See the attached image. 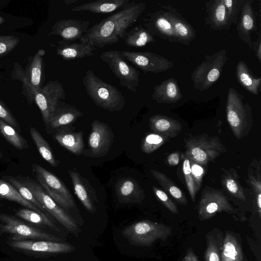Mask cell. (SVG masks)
I'll return each mask as SVG.
<instances>
[{"instance_id": "1", "label": "cell", "mask_w": 261, "mask_h": 261, "mask_svg": "<svg viewBox=\"0 0 261 261\" xmlns=\"http://www.w3.org/2000/svg\"><path fill=\"white\" fill-rule=\"evenodd\" d=\"M83 84L87 95L94 104L111 112L121 110L125 100L122 93L113 85L106 83L90 70L86 71Z\"/></svg>"}, {"instance_id": "2", "label": "cell", "mask_w": 261, "mask_h": 261, "mask_svg": "<svg viewBox=\"0 0 261 261\" xmlns=\"http://www.w3.org/2000/svg\"><path fill=\"white\" fill-rule=\"evenodd\" d=\"M226 111L227 121L236 138L240 140L246 137L252 126L251 109L245 101L244 96L233 87L228 89Z\"/></svg>"}, {"instance_id": "3", "label": "cell", "mask_w": 261, "mask_h": 261, "mask_svg": "<svg viewBox=\"0 0 261 261\" xmlns=\"http://www.w3.org/2000/svg\"><path fill=\"white\" fill-rule=\"evenodd\" d=\"M171 233V227L148 220L135 222L122 231L130 244L140 247L150 246L158 240L165 241Z\"/></svg>"}, {"instance_id": "4", "label": "cell", "mask_w": 261, "mask_h": 261, "mask_svg": "<svg viewBox=\"0 0 261 261\" xmlns=\"http://www.w3.org/2000/svg\"><path fill=\"white\" fill-rule=\"evenodd\" d=\"M186 155L189 160L199 165L213 162L226 149L217 136L202 134L191 137L185 141Z\"/></svg>"}, {"instance_id": "5", "label": "cell", "mask_w": 261, "mask_h": 261, "mask_svg": "<svg viewBox=\"0 0 261 261\" xmlns=\"http://www.w3.org/2000/svg\"><path fill=\"white\" fill-rule=\"evenodd\" d=\"M227 59L225 49L205 56L191 74L195 89L203 91L211 87L220 77Z\"/></svg>"}, {"instance_id": "6", "label": "cell", "mask_w": 261, "mask_h": 261, "mask_svg": "<svg viewBox=\"0 0 261 261\" xmlns=\"http://www.w3.org/2000/svg\"><path fill=\"white\" fill-rule=\"evenodd\" d=\"M107 63L118 79L120 85L132 92H136L139 87L140 73L128 64L121 54V50H109L99 56Z\"/></svg>"}, {"instance_id": "7", "label": "cell", "mask_w": 261, "mask_h": 261, "mask_svg": "<svg viewBox=\"0 0 261 261\" xmlns=\"http://www.w3.org/2000/svg\"><path fill=\"white\" fill-rule=\"evenodd\" d=\"M0 221L1 232L11 234L12 240H37L61 241L60 238L27 224L12 215L0 214Z\"/></svg>"}, {"instance_id": "8", "label": "cell", "mask_w": 261, "mask_h": 261, "mask_svg": "<svg viewBox=\"0 0 261 261\" xmlns=\"http://www.w3.org/2000/svg\"><path fill=\"white\" fill-rule=\"evenodd\" d=\"M32 167L40 185L60 206L70 208L74 206L72 194L58 177L38 164H34Z\"/></svg>"}, {"instance_id": "9", "label": "cell", "mask_w": 261, "mask_h": 261, "mask_svg": "<svg viewBox=\"0 0 261 261\" xmlns=\"http://www.w3.org/2000/svg\"><path fill=\"white\" fill-rule=\"evenodd\" d=\"M22 182L31 190L35 198L45 210L70 232L76 234L79 227L76 223L34 179L26 178Z\"/></svg>"}, {"instance_id": "10", "label": "cell", "mask_w": 261, "mask_h": 261, "mask_svg": "<svg viewBox=\"0 0 261 261\" xmlns=\"http://www.w3.org/2000/svg\"><path fill=\"white\" fill-rule=\"evenodd\" d=\"M65 98L64 87L57 80L49 81L36 92L34 100L40 111L46 126L48 125L59 102Z\"/></svg>"}, {"instance_id": "11", "label": "cell", "mask_w": 261, "mask_h": 261, "mask_svg": "<svg viewBox=\"0 0 261 261\" xmlns=\"http://www.w3.org/2000/svg\"><path fill=\"white\" fill-rule=\"evenodd\" d=\"M197 212L200 221L208 220L218 213L229 214L237 213L221 191L211 188L203 190L197 205Z\"/></svg>"}, {"instance_id": "12", "label": "cell", "mask_w": 261, "mask_h": 261, "mask_svg": "<svg viewBox=\"0 0 261 261\" xmlns=\"http://www.w3.org/2000/svg\"><path fill=\"white\" fill-rule=\"evenodd\" d=\"M7 243L13 249L30 255L66 253L75 250L70 244L47 240H9Z\"/></svg>"}, {"instance_id": "13", "label": "cell", "mask_w": 261, "mask_h": 261, "mask_svg": "<svg viewBox=\"0 0 261 261\" xmlns=\"http://www.w3.org/2000/svg\"><path fill=\"white\" fill-rule=\"evenodd\" d=\"M124 59L144 73H158L173 67V63L165 57L150 51H121Z\"/></svg>"}, {"instance_id": "14", "label": "cell", "mask_w": 261, "mask_h": 261, "mask_svg": "<svg viewBox=\"0 0 261 261\" xmlns=\"http://www.w3.org/2000/svg\"><path fill=\"white\" fill-rule=\"evenodd\" d=\"M91 128L88 139L90 149L95 156H103L112 146L113 133L107 124L97 120L92 122Z\"/></svg>"}, {"instance_id": "15", "label": "cell", "mask_w": 261, "mask_h": 261, "mask_svg": "<svg viewBox=\"0 0 261 261\" xmlns=\"http://www.w3.org/2000/svg\"><path fill=\"white\" fill-rule=\"evenodd\" d=\"M89 25V20L61 19L54 24L48 35L58 36L63 40L71 42L80 40L87 32Z\"/></svg>"}, {"instance_id": "16", "label": "cell", "mask_w": 261, "mask_h": 261, "mask_svg": "<svg viewBox=\"0 0 261 261\" xmlns=\"http://www.w3.org/2000/svg\"><path fill=\"white\" fill-rule=\"evenodd\" d=\"M163 13L172 24L178 43L186 45L196 39V33L193 27L177 10L170 5L162 6Z\"/></svg>"}, {"instance_id": "17", "label": "cell", "mask_w": 261, "mask_h": 261, "mask_svg": "<svg viewBox=\"0 0 261 261\" xmlns=\"http://www.w3.org/2000/svg\"><path fill=\"white\" fill-rule=\"evenodd\" d=\"M206 16L204 24L211 30H228L231 23L227 16L223 0H210L205 3Z\"/></svg>"}, {"instance_id": "18", "label": "cell", "mask_w": 261, "mask_h": 261, "mask_svg": "<svg viewBox=\"0 0 261 261\" xmlns=\"http://www.w3.org/2000/svg\"><path fill=\"white\" fill-rule=\"evenodd\" d=\"M45 54L44 49H39L33 56L28 58V64L24 69L25 76L35 93L43 86L45 79L43 58Z\"/></svg>"}, {"instance_id": "19", "label": "cell", "mask_w": 261, "mask_h": 261, "mask_svg": "<svg viewBox=\"0 0 261 261\" xmlns=\"http://www.w3.org/2000/svg\"><path fill=\"white\" fill-rule=\"evenodd\" d=\"M253 0H245L237 26L239 38L252 50L251 33L256 29Z\"/></svg>"}, {"instance_id": "20", "label": "cell", "mask_w": 261, "mask_h": 261, "mask_svg": "<svg viewBox=\"0 0 261 261\" xmlns=\"http://www.w3.org/2000/svg\"><path fill=\"white\" fill-rule=\"evenodd\" d=\"M144 24L153 36L158 35L162 39L178 43L173 28L163 13V11H156L150 15Z\"/></svg>"}, {"instance_id": "21", "label": "cell", "mask_w": 261, "mask_h": 261, "mask_svg": "<svg viewBox=\"0 0 261 261\" xmlns=\"http://www.w3.org/2000/svg\"><path fill=\"white\" fill-rule=\"evenodd\" d=\"M96 47L88 42H72L61 40L58 42L56 54L66 61H71L94 55Z\"/></svg>"}, {"instance_id": "22", "label": "cell", "mask_w": 261, "mask_h": 261, "mask_svg": "<svg viewBox=\"0 0 261 261\" xmlns=\"http://www.w3.org/2000/svg\"><path fill=\"white\" fill-rule=\"evenodd\" d=\"M115 191L118 201L123 203H140L145 197L142 188L131 177L119 179L115 186Z\"/></svg>"}, {"instance_id": "23", "label": "cell", "mask_w": 261, "mask_h": 261, "mask_svg": "<svg viewBox=\"0 0 261 261\" xmlns=\"http://www.w3.org/2000/svg\"><path fill=\"white\" fill-rule=\"evenodd\" d=\"M151 96L158 103H172L180 100L182 94L176 80L170 77L154 86Z\"/></svg>"}, {"instance_id": "24", "label": "cell", "mask_w": 261, "mask_h": 261, "mask_svg": "<svg viewBox=\"0 0 261 261\" xmlns=\"http://www.w3.org/2000/svg\"><path fill=\"white\" fill-rule=\"evenodd\" d=\"M221 261H245L241 238L237 233H224Z\"/></svg>"}, {"instance_id": "25", "label": "cell", "mask_w": 261, "mask_h": 261, "mask_svg": "<svg viewBox=\"0 0 261 261\" xmlns=\"http://www.w3.org/2000/svg\"><path fill=\"white\" fill-rule=\"evenodd\" d=\"M149 126L156 134L165 138H173L181 132L182 126L178 121L162 115H155L149 119Z\"/></svg>"}, {"instance_id": "26", "label": "cell", "mask_w": 261, "mask_h": 261, "mask_svg": "<svg viewBox=\"0 0 261 261\" xmlns=\"http://www.w3.org/2000/svg\"><path fill=\"white\" fill-rule=\"evenodd\" d=\"M83 116L82 112L75 107L61 101L49 121L48 125L53 128L70 124Z\"/></svg>"}, {"instance_id": "27", "label": "cell", "mask_w": 261, "mask_h": 261, "mask_svg": "<svg viewBox=\"0 0 261 261\" xmlns=\"http://www.w3.org/2000/svg\"><path fill=\"white\" fill-rule=\"evenodd\" d=\"M130 0H98L77 6L71 9L73 12L89 11L94 13H109L121 9Z\"/></svg>"}, {"instance_id": "28", "label": "cell", "mask_w": 261, "mask_h": 261, "mask_svg": "<svg viewBox=\"0 0 261 261\" xmlns=\"http://www.w3.org/2000/svg\"><path fill=\"white\" fill-rule=\"evenodd\" d=\"M82 131L74 132L61 128L54 135L55 139L63 147L72 153L80 155L85 146Z\"/></svg>"}, {"instance_id": "29", "label": "cell", "mask_w": 261, "mask_h": 261, "mask_svg": "<svg viewBox=\"0 0 261 261\" xmlns=\"http://www.w3.org/2000/svg\"><path fill=\"white\" fill-rule=\"evenodd\" d=\"M206 248L205 261H221L224 232L218 228L207 232L205 236Z\"/></svg>"}, {"instance_id": "30", "label": "cell", "mask_w": 261, "mask_h": 261, "mask_svg": "<svg viewBox=\"0 0 261 261\" xmlns=\"http://www.w3.org/2000/svg\"><path fill=\"white\" fill-rule=\"evenodd\" d=\"M238 82L251 94L258 95L260 89L261 77H254L250 69L243 61L237 63L236 69Z\"/></svg>"}, {"instance_id": "31", "label": "cell", "mask_w": 261, "mask_h": 261, "mask_svg": "<svg viewBox=\"0 0 261 261\" xmlns=\"http://www.w3.org/2000/svg\"><path fill=\"white\" fill-rule=\"evenodd\" d=\"M74 192L84 206L90 213H94L95 209L87 187L82 177L76 171L69 170Z\"/></svg>"}, {"instance_id": "32", "label": "cell", "mask_w": 261, "mask_h": 261, "mask_svg": "<svg viewBox=\"0 0 261 261\" xmlns=\"http://www.w3.org/2000/svg\"><path fill=\"white\" fill-rule=\"evenodd\" d=\"M0 198L14 201L27 208L42 214H46L34 204L25 199L11 183L3 179H0Z\"/></svg>"}, {"instance_id": "33", "label": "cell", "mask_w": 261, "mask_h": 261, "mask_svg": "<svg viewBox=\"0 0 261 261\" xmlns=\"http://www.w3.org/2000/svg\"><path fill=\"white\" fill-rule=\"evenodd\" d=\"M221 183L224 188L232 196L239 199L245 201L243 189L239 181V176L233 168L229 170L223 169Z\"/></svg>"}, {"instance_id": "34", "label": "cell", "mask_w": 261, "mask_h": 261, "mask_svg": "<svg viewBox=\"0 0 261 261\" xmlns=\"http://www.w3.org/2000/svg\"><path fill=\"white\" fill-rule=\"evenodd\" d=\"M123 40L126 45L135 47H143L155 41L154 36L141 25L127 32Z\"/></svg>"}, {"instance_id": "35", "label": "cell", "mask_w": 261, "mask_h": 261, "mask_svg": "<svg viewBox=\"0 0 261 261\" xmlns=\"http://www.w3.org/2000/svg\"><path fill=\"white\" fill-rule=\"evenodd\" d=\"M15 215L32 224L41 226H46L59 232L58 226L46 214H42L32 210L23 208H20L15 213Z\"/></svg>"}, {"instance_id": "36", "label": "cell", "mask_w": 261, "mask_h": 261, "mask_svg": "<svg viewBox=\"0 0 261 261\" xmlns=\"http://www.w3.org/2000/svg\"><path fill=\"white\" fill-rule=\"evenodd\" d=\"M151 175L164 189L180 204L186 205L188 201L184 193L164 173L154 169L150 170Z\"/></svg>"}, {"instance_id": "37", "label": "cell", "mask_w": 261, "mask_h": 261, "mask_svg": "<svg viewBox=\"0 0 261 261\" xmlns=\"http://www.w3.org/2000/svg\"><path fill=\"white\" fill-rule=\"evenodd\" d=\"M30 132L32 139L41 156L51 166L57 167V162L47 142L35 127H31Z\"/></svg>"}, {"instance_id": "38", "label": "cell", "mask_w": 261, "mask_h": 261, "mask_svg": "<svg viewBox=\"0 0 261 261\" xmlns=\"http://www.w3.org/2000/svg\"><path fill=\"white\" fill-rule=\"evenodd\" d=\"M0 133L16 149L23 150L29 148L26 140L14 127L1 119Z\"/></svg>"}, {"instance_id": "39", "label": "cell", "mask_w": 261, "mask_h": 261, "mask_svg": "<svg viewBox=\"0 0 261 261\" xmlns=\"http://www.w3.org/2000/svg\"><path fill=\"white\" fill-rule=\"evenodd\" d=\"M11 75L12 80H17L21 83L22 93L27 98L28 102L31 104L35 101V92L25 76L24 69L18 63H14Z\"/></svg>"}, {"instance_id": "40", "label": "cell", "mask_w": 261, "mask_h": 261, "mask_svg": "<svg viewBox=\"0 0 261 261\" xmlns=\"http://www.w3.org/2000/svg\"><path fill=\"white\" fill-rule=\"evenodd\" d=\"M6 179L18 190L20 195L25 199L34 204L43 212L48 216L44 207L35 198L31 190L26 186L22 180H18V179L12 176H8L6 177Z\"/></svg>"}, {"instance_id": "41", "label": "cell", "mask_w": 261, "mask_h": 261, "mask_svg": "<svg viewBox=\"0 0 261 261\" xmlns=\"http://www.w3.org/2000/svg\"><path fill=\"white\" fill-rule=\"evenodd\" d=\"M165 138L158 134H148L144 138L141 143V150L146 153H151L164 144Z\"/></svg>"}, {"instance_id": "42", "label": "cell", "mask_w": 261, "mask_h": 261, "mask_svg": "<svg viewBox=\"0 0 261 261\" xmlns=\"http://www.w3.org/2000/svg\"><path fill=\"white\" fill-rule=\"evenodd\" d=\"M245 0H223L226 11L231 23L237 24Z\"/></svg>"}, {"instance_id": "43", "label": "cell", "mask_w": 261, "mask_h": 261, "mask_svg": "<svg viewBox=\"0 0 261 261\" xmlns=\"http://www.w3.org/2000/svg\"><path fill=\"white\" fill-rule=\"evenodd\" d=\"M182 167L187 189L190 193L192 200L194 202L197 191L191 173L190 162L188 158L185 159Z\"/></svg>"}, {"instance_id": "44", "label": "cell", "mask_w": 261, "mask_h": 261, "mask_svg": "<svg viewBox=\"0 0 261 261\" xmlns=\"http://www.w3.org/2000/svg\"><path fill=\"white\" fill-rule=\"evenodd\" d=\"M20 42L19 38L14 35L0 36V58L12 51Z\"/></svg>"}, {"instance_id": "45", "label": "cell", "mask_w": 261, "mask_h": 261, "mask_svg": "<svg viewBox=\"0 0 261 261\" xmlns=\"http://www.w3.org/2000/svg\"><path fill=\"white\" fill-rule=\"evenodd\" d=\"M0 119L16 129L19 132H21L20 126L5 103L0 99Z\"/></svg>"}, {"instance_id": "46", "label": "cell", "mask_w": 261, "mask_h": 261, "mask_svg": "<svg viewBox=\"0 0 261 261\" xmlns=\"http://www.w3.org/2000/svg\"><path fill=\"white\" fill-rule=\"evenodd\" d=\"M153 190L158 198L169 211L174 214L178 213L176 205L168 197L165 192L155 187H153Z\"/></svg>"}, {"instance_id": "47", "label": "cell", "mask_w": 261, "mask_h": 261, "mask_svg": "<svg viewBox=\"0 0 261 261\" xmlns=\"http://www.w3.org/2000/svg\"><path fill=\"white\" fill-rule=\"evenodd\" d=\"M191 173L193 177L197 191L201 186L202 177L204 175V170L199 164L193 163L191 167Z\"/></svg>"}, {"instance_id": "48", "label": "cell", "mask_w": 261, "mask_h": 261, "mask_svg": "<svg viewBox=\"0 0 261 261\" xmlns=\"http://www.w3.org/2000/svg\"><path fill=\"white\" fill-rule=\"evenodd\" d=\"M248 179L253 188L256 197L261 194V184L260 180H257L254 175L248 172Z\"/></svg>"}, {"instance_id": "49", "label": "cell", "mask_w": 261, "mask_h": 261, "mask_svg": "<svg viewBox=\"0 0 261 261\" xmlns=\"http://www.w3.org/2000/svg\"><path fill=\"white\" fill-rule=\"evenodd\" d=\"M252 50L258 61L261 62V34L259 33L258 39L252 43Z\"/></svg>"}, {"instance_id": "50", "label": "cell", "mask_w": 261, "mask_h": 261, "mask_svg": "<svg viewBox=\"0 0 261 261\" xmlns=\"http://www.w3.org/2000/svg\"><path fill=\"white\" fill-rule=\"evenodd\" d=\"M182 261H199L192 248L187 249Z\"/></svg>"}, {"instance_id": "51", "label": "cell", "mask_w": 261, "mask_h": 261, "mask_svg": "<svg viewBox=\"0 0 261 261\" xmlns=\"http://www.w3.org/2000/svg\"><path fill=\"white\" fill-rule=\"evenodd\" d=\"M167 162L171 166L177 165L179 162V154L178 152L171 153L167 158Z\"/></svg>"}, {"instance_id": "52", "label": "cell", "mask_w": 261, "mask_h": 261, "mask_svg": "<svg viewBox=\"0 0 261 261\" xmlns=\"http://www.w3.org/2000/svg\"><path fill=\"white\" fill-rule=\"evenodd\" d=\"M78 0H65L64 1V4L66 5H70L71 4H73L75 2H77Z\"/></svg>"}, {"instance_id": "53", "label": "cell", "mask_w": 261, "mask_h": 261, "mask_svg": "<svg viewBox=\"0 0 261 261\" xmlns=\"http://www.w3.org/2000/svg\"><path fill=\"white\" fill-rule=\"evenodd\" d=\"M5 22V19L0 16V25Z\"/></svg>"}, {"instance_id": "54", "label": "cell", "mask_w": 261, "mask_h": 261, "mask_svg": "<svg viewBox=\"0 0 261 261\" xmlns=\"http://www.w3.org/2000/svg\"><path fill=\"white\" fill-rule=\"evenodd\" d=\"M2 233L1 232V230H0V236H1V234H2Z\"/></svg>"}]
</instances>
